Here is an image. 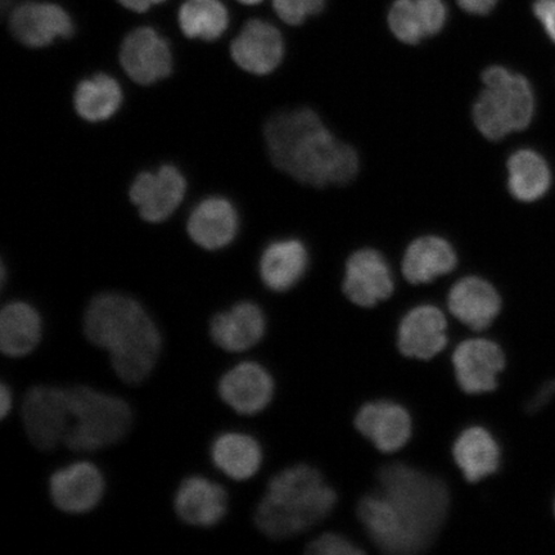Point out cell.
Here are the masks:
<instances>
[{
  "instance_id": "obj_1",
  "label": "cell",
  "mask_w": 555,
  "mask_h": 555,
  "mask_svg": "<svg viewBox=\"0 0 555 555\" xmlns=\"http://www.w3.org/2000/svg\"><path fill=\"white\" fill-rule=\"evenodd\" d=\"M263 135L270 159L297 182L345 185L358 176L357 151L337 141L315 111L297 108L276 114L270 117Z\"/></svg>"
},
{
  "instance_id": "obj_2",
  "label": "cell",
  "mask_w": 555,
  "mask_h": 555,
  "mask_svg": "<svg viewBox=\"0 0 555 555\" xmlns=\"http://www.w3.org/2000/svg\"><path fill=\"white\" fill-rule=\"evenodd\" d=\"M82 325L88 341L107 351L124 384L141 385L155 371L163 350L162 332L135 298L117 293L94 296Z\"/></svg>"
},
{
  "instance_id": "obj_3",
  "label": "cell",
  "mask_w": 555,
  "mask_h": 555,
  "mask_svg": "<svg viewBox=\"0 0 555 555\" xmlns=\"http://www.w3.org/2000/svg\"><path fill=\"white\" fill-rule=\"evenodd\" d=\"M337 504V492L321 472L297 464L275 475L255 511V525L273 540L300 535L328 518Z\"/></svg>"
},
{
  "instance_id": "obj_4",
  "label": "cell",
  "mask_w": 555,
  "mask_h": 555,
  "mask_svg": "<svg viewBox=\"0 0 555 555\" xmlns=\"http://www.w3.org/2000/svg\"><path fill=\"white\" fill-rule=\"evenodd\" d=\"M378 481L380 494L392 504L422 552L426 551L449 516L450 492L446 482L404 463L382 468Z\"/></svg>"
},
{
  "instance_id": "obj_5",
  "label": "cell",
  "mask_w": 555,
  "mask_h": 555,
  "mask_svg": "<svg viewBox=\"0 0 555 555\" xmlns=\"http://www.w3.org/2000/svg\"><path fill=\"white\" fill-rule=\"evenodd\" d=\"M69 427L64 446L76 453H93L116 446L133 427V411L115 395L79 385L68 387Z\"/></svg>"
},
{
  "instance_id": "obj_6",
  "label": "cell",
  "mask_w": 555,
  "mask_h": 555,
  "mask_svg": "<svg viewBox=\"0 0 555 555\" xmlns=\"http://www.w3.org/2000/svg\"><path fill=\"white\" fill-rule=\"evenodd\" d=\"M485 89L474 107V120L480 133L490 141H501L513 131L529 127L535 113L532 88L522 75L501 66L482 74Z\"/></svg>"
},
{
  "instance_id": "obj_7",
  "label": "cell",
  "mask_w": 555,
  "mask_h": 555,
  "mask_svg": "<svg viewBox=\"0 0 555 555\" xmlns=\"http://www.w3.org/2000/svg\"><path fill=\"white\" fill-rule=\"evenodd\" d=\"M21 418L35 449L52 451L64 443L69 427L67 388L37 385L25 393Z\"/></svg>"
},
{
  "instance_id": "obj_8",
  "label": "cell",
  "mask_w": 555,
  "mask_h": 555,
  "mask_svg": "<svg viewBox=\"0 0 555 555\" xmlns=\"http://www.w3.org/2000/svg\"><path fill=\"white\" fill-rule=\"evenodd\" d=\"M186 182L182 172L172 165H164L156 172L139 173L130 186L131 203L149 223H163L183 203Z\"/></svg>"
},
{
  "instance_id": "obj_9",
  "label": "cell",
  "mask_w": 555,
  "mask_h": 555,
  "mask_svg": "<svg viewBox=\"0 0 555 555\" xmlns=\"http://www.w3.org/2000/svg\"><path fill=\"white\" fill-rule=\"evenodd\" d=\"M48 490L55 508L67 515H85L100 505L106 482L93 463L76 462L53 472Z\"/></svg>"
},
{
  "instance_id": "obj_10",
  "label": "cell",
  "mask_w": 555,
  "mask_h": 555,
  "mask_svg": "<svg viewBox=\"0 0 555 555\" xmlns=\"http://www.w3.org/2000/svg\"><path fill=\"white\" fill-rule=\"evenodd\" d=\"M120 64L137 85L152 86L171 75V48L155 29L141 27L122 41Z\"/></svg>"
},
{
  "instance_id": "obj_11",
  "label": "cell",
  "mask_w": 555,
  "mask_h": 555,
  "mask_svg": "<svg viewBox=\"0 0 555 555\" xmlns=\"http://www.w3.org/2000/svg\"><path fill=\"white\" fill-rule=\"evenodd\" d=\"M455 378L461 390L481 395L496 390L498 377L505 367V353L490 339H467L453 353Z\"/></svg>"
},
{
  "instance_id": "obj_12",
  "label": "cell",
  "mask_w": 555,
  "mask_h": 555,
  "mask_svg": "<svg viewBox=\"0 0 555 555\" xmlns=\"http://www.w3.org/2000/svg\"><path fill=\"white\" fill-rule=\"evenodd\" d=\"M344 294L360 308L371 309L393 294L390 267L376 249L364 248L346 262Z\"/></svg>"
},
{
  "instance_id": "obj_13",
  "label": "cell",
  "mask_w": 555,
  "mask_h": 555,
  "mask_svg": "<svg viewBox=\"0 0 555 555\" xmlns=\"http://www.w3.org/2000/svg\"><path fill=\"white\" fill-rule=\"evenodd\" d=\"M218 392L224 404L241 415L266 411L274 397V379L261 364L242 362L219 379Z\"/></svg>"
},
{
  "instance_id": "obj_14",
  "label": "cell",
  "mask_w": 555,
  "mask_h": 555,
  "mask_svg": "<svg viewBox=\"0 0 555 555\" xmlns=\"http://www.w3.org/2000/svg\"><path fill=\"white\" fill-rule=\"evenodd\" d=\"M356 427L380 453H397L411 440L412 416L393 401L367 402L357 413Z\"/></svg>"
},
{
  "instance_id": "obj_15",
  "label": "cell",
  "mask_w": 555,
  "mask_h": 555,
  "mask_svg": "<svg viewBox=\"0 0 555 555\" xmlns=\"http://www.w3.org/2000/svg\"><path fill=\"white\" fill-rule=\"evenodd\" d=\"M448 321L433 305H421L401 319L398 330V349L402 356L431 360L448 345Z\"/></svg>"
},
{
  "instance_id": "obj_16",
  "label": "cell",
  "mask_w": 555,
  "mask_h": 555,
  "mask_svg": "<svg viewBox=\"0 0 555 555\" xmlns=\"http://www.w3.org/2000/svg\"><path fill=\"white\" fill-rule=\"evenodd\" d=\"M10 27L20 43L30 48L51 46L55 39L72 38L74 23L68 13L52 3L27 2L12 12Z\"/></svg>"
},
{
  "instance_id": "obj_17",
  "label": "cell",
  "mask_w": 555,
  "mask_h": 555,
  "mask_svg": "<svg viewBox=\"0 0 555 555\" xmlns=\"http://www.w3.org/2000/svg\"><path fill=\"white\" fill-rule=\"evenodd\" d=\"M358 517L382 552L388 554L421 553L411 532L406 530L397 511L384 494L366 495L358 505Z\"/></svg>"
},
{
  "instance_id": "obj_18",
  "label": "cell",
  "mask_w": 555,
  "mask_h": 555,
  "mask_svg": "<svg viewBox=\"0 0 555 555\" xmlns=\"http://www.w3.org/2000/svg\"><path fill=\"white\" fill-rule=\"evenodd\" d=\"M267 333V318L258 305L241 301L215 314L210 321V337L219 349L245 352L258 345Z\"/></svg>"
},
{
  "instance_id": "obj_19",
  "label": "cell",
  "mask_w": 555,
  "mask_h": 555,
  "mask_svg": "<svg viewBox=\"0 0 555 555\" xmlns=\"http://www.w3.org/2000/svg\"><path fill=\"white\" fill-rule=\"evenodd\" d=\"M232 59L245 72L269 75L281 65L284 41L276 27L262 20L249 21L231 47Z\"/></svg>"
},
{
  "instance_id": "obj_20",
  "label": "cell",
  "mask_w": 555,
  "mask_h": 555,
  "mask_svg": "<svg viewBox=\"0 0 555 555\" xmlns=\"http://www.w3.org/2000/svg\"><path fill=\"white\" fill-rule=\"evenodd\" d=\"M173 509L184 524L208 529L225 517L228 492L208 478L191 476L180 483L173 498Z\"/></svg>"
},
{
  "instance_id": "obj_21",
  "label": "cell",
  "mask_w": 555,
  "mask_h": 555,
  "mask_svg": "<svg viewBox=\"0 0 555 555\" xmlns=\"http://www.w3.org/2000/svg\"><path fill=\"white\" fill-rule=\"evenodd\" d=\"M448 307L457 321L475 331L489 328L502 311V297L478 276L463 278L451 287Z\"/></svg>"
},
{
  "instance_id": "obj_22",
  "label": "cell",
  "mask_w": 555,
  "mask_h": 555,
  "mask_svg": "<svg viewBox=\"0 0 555 555\" xmlns=\"http://www.w3.org/2000/svg\"><path fill=\"white\" fill-rule=\"evenodd\" d=\"M240 217L237 210L223 197H208L193 208L189 219V234L196 245L217 251L237 237Z\"/></svg>"
},
{
  "instance_id": "obj_23",
  "label": "cell",
  "mask_w": 555,
  "mask_h": 555,
  "mask_svg": "<svg viewBox=\"0 0 555 555\" xmlns=\"http://www.w3.org/2000/svg\"><path fill=\"white\" fill-rule=\"evenodd\" d=\"M43 338V319L31 304L11 301L0 311V350L9 358H24Z\"/></svg>"
},
{
  "instance_id": "obj_24",
  "label": "cell",
  "mask_w": 555,
  "mask_h": 555,
  "mask_svg": "<svg viewBox=\"0 0 555 555\" xmlns=\"http://www.w3.org/2000/svg\"><path fill=\"white\" fill-rule=\"evenodd\" d=\"M309 254L304 243L282 240L272 243L261 255L259 272L261 281L274 293H286L294 288L307 273Z\"/></svg>"
},
{
  "instance_id": "obj_25",
  "label": "cell",
  "mask_w": 555,
  "mask_h": 555,
  "mask_svg": "<svg viewBox=\"0 0 555 555\" xmlns=\"http://www.w3.org/2000/svg\"><path fill=\"white\" fill-rule=\"evenodd\" d=\"M501 448L483 427H469L457 437L453 456L457 468L470 483L496 474L501 467Z\"/></svg>"
},
{
  "instance_id": "obj_26",
  "label": "cell",
  "mask_w": 555,
  "mask_h": 555,
  "mask_svg": "<svg viewBox=\"0 0 555 555\" xmlns=\"http://www.w3.org/2000/svg\"><path fill=\"white\" fill-rule=\"evenodd\" d=\"M453 246L443 238L427 235L412 242L402 260V273L412 284L431 283L456 268Z\"/></svg>"
},
{
  "instance_id": "obj_27",
  "label": "cell",
  "mask_w": 555,
  "mask_h": 555,
  "mask_svg": "<svg viewBox=\"0 0 555 555\" xmlns=\"http://www.w3.org/2000/svg\"><path fill=\"white\" fill-rule=\"evenodd\" d=\"M214 466L234 481H246L258 474L262 449L253 436L242 433L220 434L211 443Z\"/></svg>"
},
{
  "instance_id": "obj_28",
  "label": "cell",
  "mask_w": 555,
  "mask_h": 555,
  "mask_svg": "<svg viewBox=\"0 0 555 555\" xmlns=\"http://www.w3.org/2000/svg\"><path fill=\"white\" fill-rule=\"evenodd\" d=\"M122 100L119 82L106 74H96L80 81L74 93L76 113L89 122L111 119L121 107Z\"/></svg>"
},
{
  "instance_id": "obj_29",
  "label": "cell",
  "mask_w": 555,
  "mask_h": 555,
  "mask_svg": "<svg viewBox=\"0 0 555 555\" xmlns=\"http://www.w3.org/2000/svg\"><path fill=\"white\" fill-rule=\"evenodd\" d=\"M508 186L512 196L522 203H533L551 186V170L537 152L522 150L508 162Z\"/></svg>"
},
{
  "instance_id": "obj_30",
  "label": "cell",
  "mask_w": 555,
  "mask_h": 555,
  "mask_svg": "<svg viewBox=\"0 0 555 555\" xmlns=\"http://www.w3.org/2000/svg\"><path fill=\"white\" fill-rule=\"evenodd\" d=\"M228 24V11L220 0H186L179 11L180 29L191 39L217 40Z\"/></svg>"
},
{
  "instance_id": "obj_31",
  "label": "cell",
  "mask_w": 555,
  "mask_h": 555,
  "mask_svg": "<svg viewBox=\"0 0 555 555\" xmlns=\"http://www.w3.org/2000/svg\"><path fill=\"white\" fill-rule=\"evenodd\" d=\"M388 25L402 43L418 44L428 37L418 0H397L388 13Z\"/></svg>"
},
{
  "instance_id": "obj_32",
  "label": "cell",
  "mask_w": 555,
  "mask_h": 555,
  "mask_svg": "<svg viewBox=\"0 0 555 555\" xmlns=\"http://www.w3.org/2000/svg\"><path fill=\"white\" fill-rule=\"evenodd\" d=\"M276 15L289 25H301L309 16L317 15L324 0H273Z\"/></svg>"
},
{
  "instance_id": "obj_33",
  "label": "cell",
  "mask_w": 555,
  "mask_h": 555,
  "mask_svg": "<svg viewBox=\"0 0 555 555\" xmlns=\"http://www.w3.org/2000/svg\"><path fill=\"white\" fill-rule=\"evenodd\" d=\"M307 553L317 555H359L364 554V551L349 539L338 535V533L328 532L310 541L307 546Z\"/></svg>"
},
{
  "instance_id": "obj_34",
  "label": "cell",
  "mask_w": 555,
  "mask_h": 555,
  "mask_svg": "<svg viewBox=\"0 0 555 555\" xmlns=\"http://www.w3.org/2000/svg\"><path fill=\"white\" fill-rule=\"evenodd\" d=\"M423 16H425L428 37L440 33L447 23L448 11L442 0H418Z\"/></svg>"
},
{
  "instance_id": "obj_35",
  "label": "cell",
  "mask_w": 555,
  "mask_h": 555,
  "mask_svg": "<svg viewBox=\"0 0 555 555\" xmlns=\"http://www.w3.org/2000/svg\"><path fill=\"white\" fill-rule=\"evenodd\" d=\"M533 13L555 43V0H538L533 5Z\"/></svg>"
},
{
  "instance_id": "obj_36",
  "label": "cell",
  "mask_w": 555,
  "mask_h": 555,
  "mask_svg": "<svg viewBox=\"0 0 555 555\" xmlns=\"http://www.w3.org/2000/svg\"><path fill=\"white\" fill-rule=\"evenodd\" d=\"M498 0H457L464 11L474 15H486L494 9Z\"/></svg>"
},
{
  "instance_id": "obj_37",
  "label": "cell",
  "mask_w": 555,
  "mask_h": 555,
  "mask_svg": "<svg viewBox=\"0 0 555 555\" xmlns=\"http://www.w3.org/2000/svg\"><path fill=\"white\" fill-rule=\"evenodd\" d=\"M13 408V395L9 385L3 382L2 386H0V416L2 420L7 418Z\"/></svg>"
},
{
  "instance_id": "obj_38",
  "label": "cell",
  "mask_w": 555,
  "mask_h": 555,
  "mask_svg": "<svg viewBox=\"0 0 555 555\" xmlns=\"http://www.w3.org/2000/svg\"><path fill=\"white\" fill-rule=\"evenodd\" d=\"M119 2L130 11L145 12L151 9L152 5L163 3L164 0H119Z\"/></svg>"
},
{
  "instance_id": "obj_39",
  "label": "cell",
  "mask_w": 555,
  "mask_h": 555,
  "mask_svg": "<svg viewBox=\"0 0 555 555\" xmlns=\"http://www.w3.org/2000/svg\"><path fill=\"white\" fill-rule=\"evenodd\" d=\"M240 2L243 4L253 5V4L261 3L262 0H240Z\"/></svg>"
},
{
  "instance_id": "obj_40",
  "label": "cell",
  "mask_w": 555,
  "mask_h": 555,
  "mask_svg": "<svg viewBox=\"0 0 555 555\" xmlns=\"http://www.w3.org/2000/svg\"><path fill=\"white\" fill-rule=\"evenodd\" d=\"M10 3V0H2V7H3V10L7 9V4Z\"/></svg>"
},
{
  "instance_id": "obj_41",
  "label": "cell",
  "mask_w": 555,
  "mask_h": 555,
  "mask_svg": "<svg viewBox=\"0 0 555 555\" xmlns=\"http://www.w3.org/2000/svg\"><path fill=\"white\" fill-rule=\"evenodd\" d=\"M554 512H555V504H554Z\"/></svg>"
}]
</instances>
